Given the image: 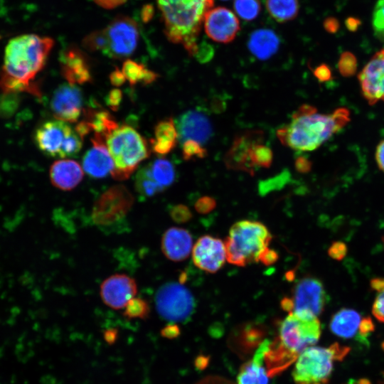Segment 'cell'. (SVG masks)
Returning <instances> with one entry per match:
<instances>
[{
    "mask_svg": "<svg viewBox=\"0 0 384 384\" xmlns=\"http://www.w3.org/2000/svg\"><path fill=\"white\" fill-rule=\"evenodd\" d=\"M317 317H303L290 312L282 321L276 340L288 352L298 358L306 348L315 344L321 336Z\"/></svg>",
    "mask_w": 384,
    "mask_h": 384,
    "instance_id": "7",
    "label": "cell"
},
{
    "mask_svg": "<svg viewBox=\"0 0 384 384\" xmlns=\"http://www.w3.org/2000/svg\"><path fill=\"white\" fill-rule=\"evenodd\" d=\"M153 15V8L151 6L148 5L146 6L145 8L143 9L142 11V18L144 21H149Z\"/></svg>",
    "mask_w": 384,
    "mask_h": 384,
    "instance_id": "60",
    "label": "cell"
},
{
    "mask_svg": "<svg viewBox=\"0 0 384 384\" xmlns=\"http://www.w3.org/2000/svg\"><path fill=\"white\" fill-rule=\"evenodd\" d=\"M155 304L159 314L173 323L189 319L196 307L191 291L181 282H175L165 283L159 288Z\"/></svg>",
    "mask_w": 384,
    "mask_h": 384,
    "instance_id": "8",
    "label": "cell"
},
{
    "mask_svg": "<svg viewBox=\"0 0 384 384\" xmlns=\"http://www.w3.org/2000/svg\"><path fill=\"white\" fill-rule=\"evenodd\" d=\"M161 247L166 258L174 262L183 261L192 251V236L186 229L171 227L164 233Z\"/></svg>",
    "mask_w": 384,
    "mask_h": 384,
    "instance_id": "22",
    "label": "cell"
},
{
    "mask_svg": "<svg viewBox=\"0 0 384 384\" xmlns=\"http://www.w3.org/2000/svg\"><path fill=\"white\" fill-rule=\"evenodd\" d=\"M374 328L375 326L371 318L364 317L361 321L358 333L363 338L372 333L374 331Z\"/></svg>",
    "mask_w": 384,
    "mask_h": 384,
    "instance_id": "48",
    "label": "cell"
},
{
    "mask_svg": "<svg viewBox=\"0 0 384 384\" xmlns=\"http://www.w3.org/2000/svg\"><path fill=\"white\" fill-rule=\"evenodd\" d=\"M263 141L264 132L259 129L248 130L237 135L225 155L226 167L253 175L255 168L251 163L250 152L255 144Z\"/></svg>",
    "mask_w": 384,
    "mask_h": 384,
    "instance_id": "13",
    "label": "cell"
},
{
    "mask_svg": "<svg viewBox=\"0 0 384 384\" xmlns=\"http://www.w3.org/2000/svg\"><path fill=\"white\" fill-rule=\"evenodd\" d=\"M292 312L303 317H317L324 309L326 294L322 282L316 277L300 279L292 290Z\"/></svg>",
    "mask_w": 384,
    "mask_h": 384,
    "instance_id": "11",
    "label": "cell"
},
{
    "mask_svg": "<svg viewBox=\"0 0 384 384\" xmlns=\"http://www.w3.org/2000/svg\"><path fill=\"white\" fill-rule=\"evenodd\" d=\"M110 80L112 85L116 87L121 86L126 81V78L122 71L119 70L118 68H116L111 73L110 75Z\"/></svg>",
    "mask_w": 384,
    "mask_h": 384,
    "instance_id": "53",
    "label": "cell"
},
{
    "mask_svg": "<svg viewBox=\"0 0 384 384\" xmlns=\"http://www.w3.org/2000/svg\"><path fill=\"white\" fill-rule=\"evenodd\" d=\"M279 259V255L273 249L266 248L260 255L258 262L265 265H271L275 263Z\"/></svg>",
    "mask_w": 384,
    "mask_h": 384,
    "instance_id": "47",
    "label": "cell"
},
{
    "mask_svg": "<svg viewBox=\"0 0 384 384\" xmlns=\"http://www.w3.org/2000/svg\"><path fill=\"white\" fill-rule=\"evenodd\" d=\"M345 24H346V28L350 31H357L358 27L361 26V21L358 18H356L354 17H348L345 21Z\"/></svg>",
    "mask_w": 384,
    "mask_h": 384,
    "instance_id": "57",
    "label": "cell"
},
{
    "mask_svg": "<svg viewBox=\"0 0 384 384\" xmlns=\"http://www.w3.org/2000/svg\"><path fill=\"white\" fill-rule=\"evenodd\" d=\"M266 7L270 15L280 23L293 20L298 14V0H266Z\"/></svg>",
    "mask_w": 384,
    "mask_h": 384,
    "instance_id": "29",
    "label": "cell"
},
{
    "mask_svg": "<svg viewBox=\"0 0 384 384\" xmlns=\"http://www.w3.org/2000/svg\"><path fill=\"white\" fill-rule=\"evenodd\" d=\"M281 306L284 311L292 312L293 311V301L292 297H284L281 300Z\"/></svg>",
    "mask_w": 384,
    "mask_h": 384,
    "instance_id": "59",
    "label": "cell"
},
{
    "mask_svg": "<svg viewBox=\"0 0 384 384\" xmlns=\"http://www.w3.org/2000/svg\"><path fill=\"white\" fill-rule=\"evenodd\" d=\"M178 132L172 118L157 123L154 129V137L151 140V149L159 155H166L176 145Z\"/></svg>",
    "mask_w": 384,
    "mask_h": 384,
    "instance_id": "26",
    "label": "cell"
},
{
    "mask_svg": "<svg viewBox=\"0 0 384 384\" xmlns=\"http://www.w3.org/2000/svg\"><path fill=\"white\" fill-rule=\"evenodd\" d=\"M169 213L172 220L177 223H186L193 217L191 210L186 206L183 204L173 206Z\"/></svg>",
    "mask_w": 384,
    "mask_h": 384,
    "instance_id": "40",
    "label": "cell"
},
{
    "mask_svg": "<svg viewBox=\"0 0 384 384\" xmlns=\"http://www.w3.org/2000/svg\"><path fill=\"white\" fill-rule=\"evenodd\" d=\"M350 122V112L340 107L331 114L319 113L315 107L301 105L289 124L278 129L281 143L297 151H313L341 130Z\"/></svg>",
    "mask_w": 384,
    "mask_h": 384,
    "instance_id": "2",
    "label": "cell"
},
{
    "mask_svg": "<svg viewBox=\"0 0 384 384\" xmlns=\"http://www.w3.org/2000/svg\"><path fill=\"white\" fill-rule=\"evenodd\" d=\"M182 155L185 160L202 159L206 156L207 150L202 145L193 140H187L182 143Z\"/></svg>",
    "mask_w": 384,
    "mask_h": 384,
    "instance_id": "39",
    "label": "cell"
},
{
    "mask_svg": "<svg viewBox=\"0 0 384 384\" xmlns=\"http://www.w3.org/2000/svg\"><path fill=\"white\" fill-rule=\"evenodd\" d=\"M149 303L145 299L134 297L124 307L123 314L129 319H145L149 316Z\"/></svg>",
    "mask_w": 384,
    "mask_h": 384,
    "instance_id": "34",
    "label": "cell"
},
{
    "mask_svg": "<svg viewBox=\"0 0 384 384\" xmlns=\"http://www.w3.org/2000/svg\"><path fill=\"white\" fill-rule=\"evenodd\" d=\"M338 69L343 77L353 76L357 70V60L356 56L351 52L343 53L338 62Z\"/></svg>",
    "mask_w": 384,
    "mask_h": 384,
    "instance_id": "38",
    "label": "cell"
},
{
    "mask_svg": "<svg viewBox=\"0 0 384 384\" xmlns=\"http://www.w3.org/2000/svg\"><path fill=\"white\" fill-rule=\"evenodd\" d=\"M176 127L178 139L181 143L193 140L202 144L212 135V125L209 119L203 112L189 110L183 113L177 120Z\"/></svg>",
    "mask_w": 384,
    "mask_h": 384,
    "instance_id": "20",
    "label": "cell"
},
{
    "mask_svg": "<svg viewBox=\"0 0 384 384\" xmlns=\"http://www.w3.org/2000/svg\"><path fill=\"white\" fill-rule=\"evenodd\" d=\"M156 1L168 40L182 45L190 55L195 56L201 25L213 6V0Z\"/></svg>",
    "mask_w": 384,
    "mask_h": 384,
    "instance_id": "3",
    "label": "cell"
},
{
    "mask_svg": "<svg viewBox=\"0 0 384 384\" xmlns=\"http://www.w3.org/2000/svg\"><path fill=\"white\" fill-rule=\"evenodd\" d=\"M234 9L241 18L252 21L260 13V0H235Z\"/></svg>",
    "mask_w": 384,
    "mask_h": 384,
    "instance_id": "35",
    "label": "cell"
},
{
    "mask_svg": "<svg viewBox=\"0 0 384 384\" xmlns=\"http://www.w3.org/2000/svg\"><path fill=\"white\" fill-rule=\"evenodd\" d=\"M324 27L327 32L334 33L339 28V22L334 17H329L324 21Z\"/></svg>",
    "mask_w": 384,
    "mask_h": 384,
    "instance_id": "55",
    "label": "cell"
},
{
    "mask_svg": "<svg viewBox=\"0 0 384 384\" xmlns=\"http://www.w3.org/2000/svg\"><path fill=\"white\" fill-rule=\"evenodd\" d=\"M216 207L215 200L210 196H203L198 199L195 203L196 210L201 214H206Z\"/></svg>",
    "mask_w": 384,
    "mask_h": 384,
    "instance_id": "42",
    "label": "cell"
},
{
    "mask_svg": "<svg viewBox=\"0 0 384 384\" xmlns=\"http://www.w3.org/2000/svg\"><path fill=\"white\" fill-rule=\"evenodd\" d=\"M192 259L194 265L200 270L215 273L223 266L226 260L225 243L218 238L203 235L193 246Z\"/></svg>",
    "mask_w": 384,
    "mask_h": 384,
    "instance_id": "17",
    "label": "cell"
},
{
    "mask_svg": "<svg viewBox=\"0 0 384 384\" xmlns=\"http://www.w3.org/2000/svg\"><path fill=\"white\" fill-rule=\"evenodd\" d=\"M0 38H1V36H0Z\"/></svg>",
    "mask_w": 384,
    "mask_h": 384,
    "instance_id": "62",
    "label": "cell"
},
{
    "mask_svg": "<svg viewBox=\"0 0 384 384\" xmlns=\"http://www.w3.org/2000/svg\"><path fill=\"white\" fill-rule=\"evenodd\" d=\"M91 141L92 146L83 156V169L90 177L102 178L112 173L114 162L105 144V139L93 137Z\"/></svg>",
    "mask_w": 384,
    "mask_h": 384,
    "instance_id": "21",
    "label": "cell"
},
{
    "mask_svg": "<svg viewBox=\"0 0 384 384\" xmlns=\"http://www.w3.org/2000/svg\"><path fill=\"white\" fill-rule=\"evenodd\" d=\"M206 35L213 41L228 43L233 41L240 31V23L233 11L225 7L210 9L204 18Z\"/></svg>",
    "mask_w": 384,
    "mask_h": 384,
    "instance_id": "16",
    "label": "cell"
},
{
    "mask_svg": "<svg viewBox=\"0 0 384 384\" xmlns=\"http://www.w3.org/2000/svg\"><path fill=\"white\" fill-rule=\"evenodd\" d=\"M375 157L379 169L384 172V139L378 143L375 149Z\"/></svg>",
    "mask_w": 384,
    "mask_h": 384,
    "instance_id": "52",
    "label": "cell"
},
{
    "mask_svg": "<svg viewBox=\"0 0 384 384\" xmlns=\"http://www.w3.org/2000/svg\"><path fill=\"white\" fill-rule=\"evenodd\" d=\"M213 48L207 43L198 44V51L196 57L201 63H206L212 59L213 56Z\"/></svg>",
    "mask_w": 384,
    "mask_h": 384,
    "instance_id": "45",
    "label": "cell"
},
{
    "mask_svg": "<svg viewBox=\"0 0 384 384\" xmlns=\"http://www.w3.org/2000/svg\"><path fill=\"white\" fill-rule=\"evenodd\" d=\"M288 173H283L270 180L261 182L260 184V192L266 193L267 192L277 188L278 186L284 184L288 178Z\"/></svg>",
    "mask_w": 384,
    "mask_h": 384,
    "instance_id": "41",
    "label": "cell"
},
{
    "mask_svg": "<svg viewBox=\"0 0 384 384\" xmlns=\"http://www.w3.org/2000/svg\"><path fill=\"white\" fill-rule=\"evenodd\" d=\"M372 25L375 36L384 42V0H378L374 7Z\"/></svg>",
    "mask_w": 384,
    "mask_h": 384,
    "instance_id": "37",
    "label": "cell"
},
{
    "mask_svg": "<svg viewBox=\"0 0 384 384\" xmlns=\"http://www.w3.org/2000/svg\"><path fill=\"white\" fill-rule=\"evenodd\" d=\"M372 313L378 321L384 322V291L380 292L374 300Z\"/></svg>",
    "mask_w": 384,
    "mask_h": 384,
    "instance_id": "44",
    "label": "cell"
},
{
    "mask_svg": "<svg viewBox=\"0 0 384 384\" xmlns=\"http://www.w3.org/2000/svg\"><path fill=\"white\" fill-rule=\"evenodd\" d=\"M133 204L134 196L124 186H113L94 203L92 219L98 225H112L124 218Z\"/></svg>",
    "mask_w": 384,
    "mask_h": 384,
    "instance_id": "10",
    "label": "cell"
},
{
    "mask_svg": "<svg viewBox=\"0 0 384 384\" xmlns=\"http://www.w3.org/2000/svg\"><path fill=\"white\" fill-rule=\"evenodd\" d=\"M73 131L67 122L55 119L39 125L34 132L33 139L38 149L44 154L63 158L66 142Z\"/></svg>",
    "mask_w": 384,
    "mask_h": 384,
    "instance_id": "12",
    "label": "cell"
},
{
    "mask_svg": "<svg viewBox=\"0 0 384 384\" xmlns=\"http://www.w3.org/2000/svg\"><path fill=\"white\" fill-rule=\"evenodd\" d=\"M272 238L263 223L249 220L238 221L231 226L224 242L226 260L239 267L257 262Z\"/></svg>",
    "mask_w": 384,
    "mask_h": 384,
    "instance_id": "4",
    "label": "cell"
},
{
    "mask_svg": "<svg viewBox=\"0 0 384 384\" xmlns=\"http://www.w3.org/2000/svg\"><path fill=\"white\" fill-rule=\"evenodd\" d=\"M84 122L87 125L90 132H94V136L107 139V137L117 127L110 113L107 111H95L88 110L85 112Z\"/></svg>",
    "mask_w": 384,
    "mask_h": 384,
    "instance_id": "28",
    "label": "cell"
},
{
    "mask_svg": "<svg viewBox=\"0 0 384 384\" xmlns=\"http://www.w3.org/2000/svg\"><path fill=\"white\" fill-rule=\"evenodd\" d=\"M148 166L152 178L164 190L174 183L176 172L170 161L164 158H158L148 164Z\"/></svg>",
    "mask_w": 384,
    "mask_h": 384,
    "instance_id": "31",
    "label": "cell"
},
{
    "mask_svg": "<svg viewBox=\"0 0 384 384\" xmlns=\"http://www.w3.org/2000/svg\"><path fill=\"white\" fill-rule=\"evenodd\" d=\"M270 342L268 339L263 341L252 358L241 366L237 376L238 384H269L270 377L264 363Z\"/></svg>",
    "mask_w": 384,
    "mask_h": 384,
    "instance_id": "23",
    "label": "cell"
},
{
    "mask_svg": "<svg viewBox=\"0 0 384 384\" xmlns=\"http://www.w3.org/2000/svg\"><path fill=\"white\" fill-rule=\"evenodd\" d=\"M371 288L380 293L384 291V278L375 277L370 281Z\"/></svg>",
    "mask_w": 384,
    "mask_h": 384,
    "instance_id": "58",
    "label": "cell"
},
{
    "mask_svg": "<svg viewBox=\"0 0 384 384\" xmlns=\"http://www.w3.org/2000/svg\"><path fill=\"white\" fill-rule=\"evenodd\" d=\"M279 43V38L274 31L268 28H260L250 34L247 46L257 58L267 60L277 53Z\"/></svg>",
    "mask_w": 384,
    "mask_h": 384,
    "instance_id": "25",
    "label": "cell"
},
{
    "mask_svg": "<svg viewBox=\"0 0 384 384\" xmlns=\"http://www.w3.org/2000/svg\"><path fill=\"white\" fill-rule=\"evenodd\" d=\"M114 162L111 173L115 180H126L149 155L146 139L129 125L118 126L106 139Z\"/></svg>",
    "mask_w": 384,
    "mask_h": 384,
    "instance_id": "5",
    "label": "cell"
},
{
    "mask_svg": "<svg viewBox=\"0 0 384 384\" xmlns=\"http://www.w3.org/2000/svg\"><path fill=\"white\" fill-rule=\"evenodd\" d=\"M100 293L107 306L120 309L136 296L137 285L132 277L124 274H115L102 282Z\"/></svg>",
    "mask_w": 384,
    "mask_h": 384,
    "instance_id": "18",
    "label": "cell"
},
{
    "mask_svg": "<svg viewBox=\"0 0 384 384\" xmlns=\"http://www.w3.org/2000/svg\"><path fill=\"white\" fill-rule=\"evenodd\" d=\"M350 351L348 346L334 343L329 347L310 346L297 358L292 372L296 384H325L334 361H341Z\"/></svg>",
    "mask_w": 384,
    "mask_h": 384,
    "instance_id": "6",
    "label": "cell"
},
{
    "mask_svg": "<svg viewBox=\"0 0 384 384\" xmlns=\"http://www.w3.org/2000/svg\"><path fill=\"white\" fill-rule=\"evenodd\" d=\"M95 4L102 8L106 9H114L122 4L125 3L127 0H93Z\"/></svg>",
    "mask_w": 384,
    "mask_h": 384,
    "instance_id": "54",
    "label": "cell"
},
{
    "mask_svg": "<svg viewBox=\"0 0 384 384\" xmlns=\"http://www.w3.org/2000/svg\"><path fill=\"white\" fill-rule=\"evenodd\" d=\"M134 184L137 192L143 198H151L164 191L152 178L148 164L137 171Z\"/></svg>",
    "mask_w": 384,
    "mask_h": 384,
    "instance_id": "32",
    "label": "cell"
},
{
    "mask_svg": "<svg viewBox=\"0 0 384 384\" xmlns=\"http://www.w3.org/2000/svg\"><path fill=\"white\" fill-rule=\"evenodd\" d=\"M180 334V329L176 324L171 323L161 330V335L166 338H175Z\"/></svg>",
    "mask_w": 384,
    "mask_h": 384,
    "instance_id": "51",
    "label": "cell"
},
{
    "mask_svg": "<svg viewBox=\"0 0 384 384\" xmlns=\"http://www.w3.org/2000/svg\"><path fill=\"white\" fill-rule=\"evenodd\" d=\"M118 336V331L116 329H108L103 333V338L105 341L109 344H113Z\"/></svg>",
    "mask_w": 384,
    "mask_h": 384,
    "instance_id": "56",
    "label": "cell"
},
{
    "mask_svg": "<svg viewBox=\"0 0 384 384\" xmlns=\"http://www.w3.org/2000/svg\"><path fill=\"white\" fill-rule=\"evenodd\" d=\"M50 107L56 119L65 122H77L82 111L80 90L75 85H60L53 92Z\"/></svg>",
    "mask_w": 384,
    "mask_h": 384,
    "instance_id": "15",
    "label": "cell"
},
{
    "mask_svg": "<svg viewBox=\"0 0 384 384\" xmlns=\"http://www.w3.org/2000/svg\"><path fill=\"white\" fill-rule=\"evenodd\" d=\"M83 170L71 159L55 161L50 167L49 176L52 184L62 191H70L82 180Z\"/></svg>",
    "mask_w": 384,
    "mask_h": 384,
    "instance_id": "24",
    "label": "cell"
},
{
    "mask_svg": "<svg viewBox=\"0 0 384 384\" xmlns=\"http://www.w3.org/2000/svg\"><path fill=\"white\" fill-rule=\"evenodd\" d=\"M122 100V92L119 89L112 90L106 97V104L113 111H116Z\"/></svg>",
    "mask_w": 384,
    "mask_h": 384,
    "instance_id": "46",
    "label": "cell"
},
{
    "mask_svg": "<svg viewBox=\"0 0 384 384\" xmlns=\"http://www.w3.org/2000/svg\"><path fill=\"white\" fill-rule=\"evenodd\" d=\"M363 97L369 105L384 102V49L376 52L358 74Z\"/></svg>",
    "mask_w": 384,
    "mask_h": 384,
    "instance_id": "14",
    "label": "cell"
},
{
    "mask_svg": "<svg viewBox=\"0 0 384 384\" xmlns=\"http://www.w3.org/2000/svg\"><path fill=\"white\" fill-rule=\"evenodd\" d=\"M53 45V38L33 33L10 39L0 70V90L3 94L28 92L40 96L35 79L45 67Z\"/></svg>",
    "mask_w": 384,
    "mask_h": 384,
    "instance_id": "1",
    "label": "cell"
},
{
    "mask_svg": "<svg viewBox=\"0 0 384 384\" xmlns=\"http://www.w3.org/2000/svg\"><path fill=\"white\" fill-rule=\"evenodd\" d=\"M361 319L356 311L345 308L338 311L332 316L329 327L335 335L343 338H350L358 331Z\"/></svg>",
    "mask_w": 384,
    "mask_h": 384,
    "instance_id": "27",
    "label": "cell"
},
{
    "mask_svg": "<svg viewBox=\"0 0 384 384\" xmlns=\"http://www.w3.org/2000/svg\"><path fill=\"white\" fill-rule=\"evenodd\" d=\"M350 384H370V383H368L367 380L362 379L356 383L355 382V383H350Z\"/></svg>",
    "mask_w": 384,
    "mask_h": 384,
    "instance_id": "61",
    "label": "cell"
},
{
    "mask_svg": "<svg viewBox=\"0 0 384 384\" xmlns=\"http://www.w3.org/2000/svg\"><path fill=\"white\" fill-rule=\"evenodd\" d=\"M250 159L255 168H269L272 162L273 153L270 147L260 142L252 147Z\"/></svg>",
    "mask_w": 384,
    "mask_h": 384,
    "instance_id": "33",
    "label": "cell"
},
{
    "mask_svg": "<svg viewBox=\"0 0 384 384\" xmlns=\"http://www.w3.org/2000/svg\"><path fill=\"white\" fill-rule=\"evenodd\" d=\"M347 253L346 244L341 241L333 242L328 249V255L336 260H341Z\"/></svg>",
    "mask_w": 384,
    "mask_h": 384,
    "instance_id": "43",
    "label": "cell"
},
{
    "mask_svg": "<svg viewBox=\"0 0 384 384\" xmlns=\"http://www.w3.org/2000/svg\"><path fill=\"white\" fill-rule=\"evenodd\" d=\"M122 71L131 85L151 84L158 77L156 73L147 69L145 65L132 60L124 62Z\"/></svg>",
    "mask_w": 384,
    "mask_h": 384,
    "instance_id": "30",
    "label": "cell"
},
{
    "mask_svg": "<svg viewBox=\"0 0 384 384\" xmlns=\"http://www.w3.org/2000/svg\"><path fill=\"white\" fill-rule=\"evenodd\" d=\"M60 64L61 74L68 83L76 85L92 81L88 58L76 46H70L61 52Z\"/></svg>",
    "mask_w": 384,
    "mask_h": 384,
    "instance_id": "19",
    "label": "cell"
},
{
    "mask_svg": "<svg viewBox=\"0 0 384 384\" xmlns=\"http://www.w3.org/2000/svg\"><path fill=\"white\" fill-rule=\"evenodd\" d=\"M104 29L107 48L105 55L122 59L130 56L137 49L139 30L137 23L130 17L118 15Z\"/></svg>",
    "mask_w": 384,
    "mask_h": 384,
    "instance_id": "9",
    "label": "cell"
},
{
    "mask_svg": "<svg viewBox=\"0 0 384 384\" xmlns=\"http://www.w3.org/2000/svg\"><path fill=\"white\" fill-rule=\"evenodd\" d=\"M296 170L301 174H306L311 169V162L304 156H298L294 162Z\"/></svg>",
    "mask_w": 384,
    "mask_h": 384,
    "instance_id": "50",
    "label": "cell"
},
{
    "mask_svg": "<svg viewBox=\"0 0 384 384\" xmlns=\"http://www.w3.org/2000/svg\"><path fill=\"white\" fill-rule=\"evenodd\" d=\"M83 47L89 51L105 52L107 48V41L104 29L92 31L82 40Z\"/></svg>",
    "mask_w": 384,
    "mask_h": 384,
    "instance_id": "36",
    "label": "cell"
},
{
    "mask_svg": "<svg viewBox=\"0 0 384 384\" xmlns=\"http://www.w3.org/2000/svg\"><path fill=\"white\" fill-rule=\"evenodd\" d=\"M313 72L314 76L320 82H326L331 78V72L329 67L324 63L318 65Z\"/></svg>",
    "mask_w": 384,
    "mask_h": 384,
    "instance_id": "49",
    "label": "cell"
}]
</instances>
